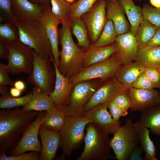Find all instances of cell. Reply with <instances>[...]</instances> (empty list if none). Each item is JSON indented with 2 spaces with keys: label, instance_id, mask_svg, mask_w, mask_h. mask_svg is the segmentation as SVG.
<instances>
[{
  "label": "cell",
  "instance_id": "1",
  "mask_svg": "<svg viewBox=\"0 0 160 160\" xmlns=\"http://www.w3.org/2000/svg\"><path fill=\"white\" fill-rule=\"evenodd\" d=\"M40 111H26L18 107L0 110V154L15 147L25 129Z\"/></svg>",
  "mask_w": 160,
  "mask_h": 160
},
{
  "label": "cell",
  "instance_id": "2",
  "mask_svg": "<svg viewBox=\"0 0 160 160\" xmlns=\"http://www.w3.org/2000/svg\"><path fill=\"white\" fill-rule=\"evenodd\" d=\"M71 22L62 24L58 29L60 61L58 68L63 75L69 78L78 73L83 68L84 49L76 44L72 38L70 30Z\"/></svg>",
  "mask_w": 160,
  "mask_h": 160
},
{
  "label": "cell",
  "instance_id": "3",
  "mask_svg": "<svg viewBox=\"0 0 160 160\" xmlns=\"http://www.w3.org/2000/svg\"><path fill=\"white\" fill-rule=\"evenodd\" d=\"M10 22L18 28L21 42L32 48L44 59L52 61L54 60L51 44L40 21L26 22L14 18Z\"/></svg>",
  "mask_w": 160,
  "mask_h": 160
},
{
  "label": "cell",
  "instance_id": "4",
  "mask_svg": "<svg viewBox=\"0 0 160 160\" xmlns=\"http://www.w3.org/2000/svg\"><path fill=\"white\" fill-rule=\"evenodd\" d=\"M87 125L84 150L76 160H108L111 157L109 134L95 123L90 122Z\"/></svg>",
  "mask_w": 160,
  "mask_h": 160
},
{
  "label": "cell",
  "instance_id": "5",
  "mask_svg": "<svg viewBox=\"0 0 160 160\" xmlns=\"http://www.w3.org/2000/svg\"><path fill=\"white\" fill-rule=\"evenodd\" d=\"M90 122L84 116L67 115L64 125L60 130L63 158L69 157L72 151L80 146L84 139L85 127Z\"/></svg>",
  "mask_w": 160,
  "mask_h": 160
},
{
  "label": "cell",
  "instance_id": "6",
  "mask_svg": "<svg viewBox=\"0 0 160 160\" xmlns=\"http://www.w3.org/2000/svg\"><path fill=\"white\" fill-rule=\"evenodd\" d=\"M8 48L9 54L7 65L9 73L30 74L33 69L34 50L21 41L15 42L0 41Z\"/></svg>",
  "mask_w": 160,
  "mask_h": 160
},
{
  "label": "cell",
  "instance_id": "7",
  "mask_svg": "<svg viewBox=\"0 0 160 160\" xmlns=\"http://www.w3.org/2000/svg\"><path fill=\"white\" fill-rule=\"evenodd\" d=\"M32 71L27 79L28 83L49 95L53 91L56 80L55 69L52 66L50 60L44 59L33 52Z\"/></svg>",
  "mask_w": 160,
  "mask_h": 160
},
{
  "label": "cell",
  "instance_id": "8",
  "mask_svg": "<svg viewBox=\"0 0 160 160\" xmlns=\"http://www.w3.org/2000/svg\"><path fill=\"white\" fill-rule=\"evenodd\" d=\"M122 64L116 53L104 61L83 68L78 73L70 78L73 85L81 81L100 79L102 83L114 77L116 71Z\"/></svg>",
  "mask_w": 160,
  "mask_h": 160
},
{
  "label": "cell",
  "instance_id": "9",
  "mask_svg": "<svg viewBox=\"0 0 160 160\" xmlns=\"http://www.w3.org/2000/svg\"><path fill=\"white\" fill-rule=\"evenodd\" d=\"M111 140V147L118 160H127L132 151L140 142L134 128L132 120L127 118L123 126H121L113 133Z\"/></svg>",
  "mask_w": 160,
  "mask_h": 160
},
{
  "label": "cell",
  "instance_id": "10",
  "mask_svg": "<svg viewBox=\"0 0 160 160\" xmlns=\"http://www.w3.org/2000/svg\"><path fill=\"white\" fill-rule=\"evenodd\" d=\"M102 83L100 79L78 82L74 85L68 105L57 107L66 115L80 116L82 108Z\"/></svg>",
  "mask_w": 160,
  "mask_h": 160
},
{
  "label": "cell",
  "instance_id": "11",
  "mask_svg": "<svg viewBox=\"0 0 160 160\" xmlns=\"http://www.w3.org/2000/svg\"><path fill=\"white\" fill-rule=\"evenodd\" d=\"M46 111H40L35 119L27 127L16 145L9 151V156H15L28 151L40 153L41 145L38 138L39 132L41 121Z\"/></svg>",
  "mask_w": 160,
  "mask_h": 160
},
{
  "label": "cell",
  "instance_id": "12",
  "mask_svg": "<svg viewBox=\"0 0 160 160\" xmlns=\"http://www.w3.org/2000/svg\"><path fill=\"white\" fill-rule=\"evenodd\" d=\"M107 0H98L92 8L80 18L87 29L91 44L98 39L108 19L106 16Z\"/></svg>",
  "mask_w": 160,
  "mask_h": 160
},
{
  "label": "cell",
  "instance_id": "13",
  "mask_svg": "<svg viewBox=\"0 0 160 160\" xmlns=\"http://www.w3.org/2000/svg\"><path fill=\"white\" fill-rule=\"evenodd\" d=\"M129 89L115 77H113L101 85L84 105L81 113L99 105L109 103L117 95L128 92Z\"/></svg>",
  "mask_w": 160,
  "mask_h": 160
},
{
  "label": "cell",
  "instance_id": "14",
  "mask_svg": "<svg viewBox=\"0 0 160 160\" xmlns=\"http://www.w3.org/2000/svg\"><path fill=\"white\" fill-rule=\"evenodd\" d=\"M40 21L50 41L54 62L58 68L60 61L58 26L61 22L52 12L50 5L44 6Z\"/></svg>",
  "mask_w": 160,
  "mask_h": 160
},
{
  "label": "cell",
  "instance_id": "15",
  "mask_svg": "<svg viewBox=\"0 0 160 160\" xmlns=\"http://www.w3.org/2000/svg\"><path fill=\"white\" fill-rule=\"evenodd\" d=\"M108 103L97 105L81 113L80 116H87L91 121L97 124L108 134H113L121 126L120 122H117L113 118L107 110Z\"/></svg>",
  "mask_w": 160,
  "mask_h": 160
},
{
  "label": "cell",
  "instance_id": "16",
  "mask_svg": "<svg viewBox=\"0 0 160 160\" xmlns=\"http://www.w3.org/2000/svg\"><path fill=\"white\" fill-rule=\"evenodd\" d=\"M128 93L131 101L130 108L132 111L143 112L159 104L160 93L154 89L145 90L131 87Z\"/></svg>",
  "mask_w": 160,
  "mask_h": 160
},
{
  "label": "cell",
  "instance_id": "17",
  "mask_svg": "<svg viewBox=\"0 0 160 160\" xmlns=\"http://www.w3.org/2000/svg\"><path fill=\"white\" fill-rule=\"evenodd\" d=\"M12 12L14 18L22 22L40 21L44 6L34 4L28 0H11Z\"/></svg>",
  "mask_w": 160,
  "mask_h": 160
},
{
  "label": "cell",
  "instance_id": "18",
  "mask_svg": "<svg viewBox=\"0 0 160 160\" xmlns=\"http://www.w3.org/2000/svg\"><path fill=\"white\" fill-rule=\"evenodd\" d=\"M53 63L56 73V80L54 89L49 96L57 107L68 105L74 85L70 81L69 77L62 74L55 63Z\"/></svg>",
  "mask_w": 160,
  "mask_h": 160
},
{
  "label": "cell",
  "instance_id": "19",
  "mask_svg": "<svg viewBox=\"0 0 160 160\" xmlns=\"http://www.w3.org/2000/svg\"><path fill=\"white\" fill-rule=\"evenodd\" d=\"M39 135L41 145L40 160H52L61 145L60 131L49 130L41 125Z\"/></svg>",
  "mask_w": 160,
  "mask_h": 160
},
{
  "label": "cell",
  "instance_id": "20",
  "mask_svg": "<svg viewBox=\"0 0 160 160\" xmlns=\"http://www.w3.org/2000/svg\"><path fill=\"white\" fill-rule=\"evenodd\" d=\"M115 42L118 48L116 53L122 64L136 60L139 46L135 36L131 32L118 35Z\"/></svg>",
  "mask_w": 160,
  "mask_h": 160
},
{
  "label": "cell",
  "instance_id": "21",
  "mask_svg": "<svg viewBox=\"0 0 160 160\" xmlns=\"http://www.w3.org/2000/svg\"><path fill=\"white\" fill-rule=\"evenodd\" d=\"M118 49L116 42L113 44L103 47L91 44L85 49L83 59V67L101 62L109 58Z\"/></svg>",
  "mask_w": 160,
  "mask_h": 160
},
{
  "label": "cell",
  "instance_id": "22",
  "mask_svg": "<svg viewBox=\"0 0 160 160\" xmlns=\"http://www.w3.org/2000/svg\"><path fill=\"white\" fill-rule=\"evenodd\" d=\"M106 11V17L113 22L118 36L130 31V25L126 18L123 7L118 1H107Z\"/></svg>",
  "mask_w": 160,
  "mask_h": 160
},
{
  "label": "cell",
  "instance_id": "23",
  "mask_svg": "<svg viewBox=\"0 0 160 160\" xmlns=\"http://www.w3.org/2000/svg\"><path fill=\"white\" fill-rule=\"evenodd\" d=\"M145 68L142 63L136 60L122 64L116 71L114 77L129 89L138 76L144 72Z\"/></svg>",
  "mask_w": 160,
  "mask_h": 160
},
{
  "label": "cell",
  "instance_id": "24",
  "mask_svg": "<svg viewBox=\"0 0 160 160\" xmlns=\"http://www.w3.org/2000/svg\"><path fill=\"white\" fill-rule=\"evenodd\" d=\"M31 91L32 98L28 103L22 106V108L23 109L26 111H47L56 106L49 95L39 89L33 87Z\"/></svg>",
  "mask_w": 160,
  "mask_h": 160
},
{
  "label": "cell",
  "instance_id": "25",
  "mask_svg": "<svg viewBox=\"0 0 160 160\" xmlns=\"http://www.w3.org/2000/svg\"><path fill=\"white\" fill-rule=\"evenodd\" d=\"M133 125L140 142L141 146L145 153V159L158 160L155 157L156 148L150 137L149 129L139 120L133 123Z\"/></svg>",
  "mask_w": 160,
  "mask_h": 160
},
{
  "label": "cell",
  "instance_id": "26",
  "mask_svg": "<svg viewBox=\"0 0 160 160\" xmlns=\"http://www.w3.org/2000/svg\"><path fill=\"white\" fill-rule=\"evenodd\" d=\"M123 7L129 21L130 32L135 36L139 27L143 19L142 8L136 5L132 0H118Z\"/></svg>",
  "mask_w": 160,
  "mask_h": 160
},
{
  "label": "cell",
  "instance_id": "27",
  "mask_svg": "<svg viewBox=\"0 0 160 160\" xmlns=\"http://www.w3.org/2000/svg\"><path fill=\"white\" fill-rule=\"evenodd\" d=\"M136 60L146 67H160V46L139 47Z\"/></svg>",
  "mask_w": 160,
  "mask_h": 160
},
{
  "label": "cell",
  "instance_id": "28",
  "mask_svg": "<svg viewBox=\"0 0 160 160\" xmlns=\"http://www.w3.org/2000/svg\"><path fill=\"white\" fill-rule=\"evenodd\" d=\"M67 115L57 106L47 111L41 125L52 130L60 131L65 124Z\"/></svg>",
  "mask_w": 160,
  "mask_h": 160
},
{
  "label": "cell",
  "instance_id": "29",
  "mask_svg": "<svg viewBox=\"0 0 160 160\" xmlns=\"http://www.w3.org/2000/svg\"><path fill=\"white\" fill-rule=\"evenodd\" d=\"M139 120L152 132L160 135V106L158 105L143 112Z\"/></svg>",
  "mask_w": 160,
  "mask_h": 160
},
{
  "label": "cell",
  "instance_id": "30",
  "mask_svg": "<svg viewBox=\"0 0 160 160\" xmlns=\"http://www.w3.org/2000/svg\"><path fill=\"white\" fill-rule=\"evenodd\" d=\"M70 30L71 34L76 38L78 45L84 49L91 45L88 32L87 27L80 18H76L71 22Z\"/></svg>",
  "mask_w": 160,
  "mask_h": 160
},
{
  "label": "cell",
  "instance_id": "31",
  "mask_svg": "<svg viewBox=\"0 0 160 160\" xmlns=\"http://www.w3.org/2000/svg\"><path fill=\"white\" fill-rule=\"evenodd\" d=\"M157 28L158 27L143 18L135 36L139 47L148 45Z\"/></svg>",
  "mask_w": 160,
  "mask_h": 160
},
{
  "label": "cell",
  "instance_id": "32",
  "mask_svg": "<svg viewBox=\"0 0 160 160\" xmlns=\"http://www.w3.org/2000/svg\"><path fill=\"white\" fill-rule=\"evenodd\" d=\"M31 91L26 95L21 97L12 96L9 92L1 95L0 97V108L11 109L23 106L28 103L32 97Z\"/></svg>",
  "mask_w": 160,
  "mask_h": 160
},
{
  "label": "cell",
  "instance_id": "33",
  "mask_svg": "<svg viewBox=\"0 0 160 160\" xmlns=\"http://www.w3.org/2000/svg\"><path fill=\"white\" fill-rule=\"evenodd\" d=\"M117 36L113 22L108 20L98 39L93 45L97 47H103L113 44L115 42Z\"/></svg>",
  "mask_w": 160,
  "mask_h": 160
},
{
  "label": "cell",
  "instance_id": "34",
  "mask_svg": "<svg viewBox=\"0 0 160 160\" xmlns=\"http://www.w3.org/2000/svg\"><path fill=\"white\" fill-rule=\"evenodd\" d=\"M53 13L61 22L70 21L69 16L72 4L65 0H50Z\"/></svg>",
  "mask_w": 160,
  "mask_h": 160
},
{
  "label": "cell",
  "instance_id": "35",
  "mask_svg": "<svg viewBox=\"0 0 160 160\" xmlns=\"http://www.w3.org/2000/svg\"><path fill=\"white\" fill-rule=\"evenodd\" d=\"M98 0H78L72 4L69 16L70 22L80 18L81 16L89 10Z\"/></svg>",
  "mask_w": 160,
  "mask_h": 160
},
{
  "label": "cell",
  "instance_id": "36",
  "mask_svg": "<svg viewBox=\"0 0 160 160\" xmlns=\"http://www.w3.org/2000/svg\"><path fill=\"white\" fill-rule=\"evenodd\" d=\"M20 41L19 31L15 25L7 20L0 25V41Z\"/></svg>",
  "mask_w": 160,
  "mask_h": 160
},
{
  "label": "cell",
  "instance_id": "37",
  "mask_svg": "<svg viewBox=\"0 0 160 160\" xmlns=\"http://www.w3.org/2000/svg\"><path fill=\"white\" fill-rule=\"evenodd\" d=\"M143 18L158 27H160V8L153 7L147 4L143 5Z\"/></svg>",
  "mask_w": 160,
  "mask_h": 160
},
{
  "label": "cell",
  "instance_id": "38",
  "mask_svg": "<svg viewBox=\"0 0 160 160\" xmlns=\"http://www.w3.org/2000/svg\"><path fill=\"white\" fill-rule=\"evenodd\" d=\"M39 153L31 151L28 153H24L15 156H9L6 154H0V160H39Z\"/></svg>",
  "mask_w": 160,
  "mask_h": 160
},
{
  "label": "cell",
  "instance_id": "39",
  "mask_svg": "<svg viewBox=\"0 0 160 160\" xmlns=\"http://www.w3.org/2000/svg\"><path fill=\"white\" fill-rule=\"evenodd\" d=\"M132 87L145 90H152L155 88L144 72L138 76L133 82Z\"/></svg>",
  "mask_w": 160,
  "mask_h": 160
},
{
  "label": "cell",
  "instance_id": "40",
  "mask_svg": "<svg viewBox=\"0 0 160 160\" xmlns=\"http://www.w3.org/2000/svg\"><path fill=\"white\" fill-rule=\"evenodd\" d=\"M127 93H123L117 95L112 100L122 110L126 116L128 114V110L131 105V100Z\"/></svg>",
  "mask_w": 160,
  "mask_h": 160
},
{
  "label": "cell",
  "instance_id": "41",
  "mask_svg": "<svg viewBox=\"0 0 160 160\" xmlns=\"http://www.w3.org/2000/svg\"><path fill=\"white\" fill-rule=\"evenodd\" d=\"M144 72L155 88L160 89V67H146Z\"/></svg>",
  "mask_w": 160,
  "mask_h": 160
},
{
  "label": "cell",
  "instance_id": "42",
  "mask_svg": "<svg viewBox=\"0 0 160 160\" xmlns=\"http://www.w3.org/2000/svg\"><path fill=\"white\" fill-rule=\"evenodd\" d=\"M7 65L0 62V86L7 85L13 86L15 81L11 79L9 74Z\"/></svg>",
  "mask_w": 160,
  "mask_h": 160
},
{
  "label": "cell",
  "instance_id": "43",
  "mask_svg": "<svg viewBox=\"0 0 160 160\" xmlns=\"http://www.w3.org/2000/svg\"><path fill=\"white\" fill-rule=\"evenodd\" d=\"M11 0H0V8L7 20L10 22L14 18L12 12Z\"/></svg>",
  "mask_w": 160,
  "mask_h": 160
},
{
  "label": "cell",
  "instance_id": "44",
  "mask_svg": "<svg viewBox=\"0 0 160 160\" xmlns=\"http://www.w3.org/2000/svg\"><path fill=\"white\" fill-rule=\"evenodd\" d=\"M108 108L113 118L116 121H119V119L121 117L126 116L122 110L113 101L108 103Z\"/></svg>",
  "mask_w": 160,
  "mask_h": 160
},
{
  "label": "cell",
  "instance_id": "45",
  "mask_svg": "<svg viewBox=\"0 0 160 160\" xmlns=\"http://www.w3.org/2000/svg\"><path fill=\"white\" fill-rule=\"evenodd\" d=\"M144 150L140 145L137 146L131 151L128 158L129 160H143L144 158L142 157Z\"/></svg>",
  "mask_w": 160,
  "mask_h": 160
},
{
  "label": "cell",
  "instance_id": "46",
  "mask_svg": "<svg viewBox=\"0 0 160 160\" xmlns=\"http://www.w3.org/2000/svg\"><path fill=\"white\" fill-rule=\"evenodd\" d=\"M147 45L151 46H160V27H158L154 35Z\"/></svg>",
  "mask_w": 160,
  "mask_h": 160
},
{
  "label": "cell",
  "instance_id": "47",
  "mask_svg": "<svg viewBox=\"0 0 160 160\" xmlns=\"http://www.w3.org/2000/svg\"><path fill=\"white\" fill-rule=\"evenodd\" d=\"M9 51L7 47L3 43L0 42V58L8 59Z\"/></svg>",
  "mask_w": 160,
  "mask_h": 160
},
{
  "label": "cell",
  "instance_id": "48",
  "mask_svg": "<svg viewBox=\"0 0 160 160\" xmlns=\"http://www.w3.org/2000/svg\"><path fill=\"white\" fill-rule=\"evenodd\" d=\"M14 87L22 92L25 88V85L23 81L18 80L15 81Z\"/></svg>",
  "mask_w": 160,
  "mask_h": 160
},
{
  "label": "cell",
  "instance_id": "49",
  "mask_svg": "<svg viewBox=\"0 0 160 160\" xmlns=\"http://www.w3.org/2000/svg\"><path fill=\"white\" fill-rule=\"evenodd\" d=\"M31 2L36 4L45 6L47 5H50V0H29Z\"/></svg>",
  "mask_w": 160,
  "mask_h": 160
},
{
  "label": "cell",
  "instance_id": "50",
  "mask_svg": "<svg viewBox=\"0 0 160 160\" xmlns=\"http://www.w3.org/2000/svg\"><path fill=\"white\" fill-rule=\"evenodd\" d=\"M22 92L14 87H11L9 90V93L13 96L17 97H19L21 94Z\"/></svg>",
  "mask_w": 160,
  "mask_h": 160
},
{
  "label": "cell",
  "instance_id": "51",
  "mask_svg": "<svg viewBox=\"0 0 160 160\" xmlns=\"http://www.w3.org/2000/svg\"><path fill=\"white\" fill-rule=\"evenodd\" d=\"M151 5L155 7L160 8V0H149Z\"/></svg>",
  "mask_w": 160,
  "mask_h": 160
},
{
  "label": "cell",
  "instance_id": "52",
  "mask_svg": "<svg viewBox=\"0 0 160 160\" xmlns=\"http://www.w3.org/2000/svg\"><path fill=\"white\" fill-rule=\"evenodd\" d=\"M8 92V88L7 86H0V94L1 95Z\"/></svg>",
  "mask_w": 160,
  "mask_h": 160
},
{
  "label": "cell",
  "instance_id": "53",
  "mask_svg": "<svg viewBox=\"0 0 160 160\" xmlns=\"http://www.w3.org/2000/svg\"><path fill=\"white\" fill-rule=\"evenodd\" d=\"M67 2L71 4H73L76 1L75 0H65Z\"/></svg>",
  "mask_w": 160,
  "mask_h": 160
},
{
  "label": "cell",
  "instance_id": "54",
  "mask_svg": "<svg viewBox=\"0 0 160 160\" xmlns=\"http://www.w3.org/2000/svg\"><path fill=\"white\" fill-rule=\"evenodd\" d=\"M107 1H117L118 0H107Z\"/></svg>",
  "mask_w": 160,
  "mask_h": 160
},
{
  "label": "cell",
  "instance_id": "55",
  "mask_svg": "<svg viewBox=\"0 0 160 160\" xmlns=\"http://www.w3.org/2000/svg\"><path fill=\"white\" fill-rule=\"evenodd\" d=\"M160 98H159V104H158V105H159V106H160Z\"/></svg>",
  "mask_w": 160,
  "mask_h": 160
},
{
  "label": "cell",
  "instance_id": "56",
  "mask_svg": "<svg viewBox=\"0 0 160 160\" xmlns=\"http://www.w3.org/2000/svg\"><path fill=\"white\" fill-rule=\"evenodd\" d=\"M137 0V1H141V0Z\"/></svg>",
  "mask_w": 160,
  "mask_h": 160
}]
</instances>
